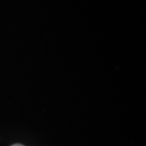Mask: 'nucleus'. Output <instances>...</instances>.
Here are the masks:
<instances>
[{"instance_id":"obj_1","label":"nucleus","mask_w":146,"mask_h":146,"mask_svg":"<svg viewBox=\"0 0 146 146\" xmlns=\"http://www.w3.org/2000/svg\"><path fill=\"white\" fill-rule=\"evenodd\" d=\"M11 146H25L23 145H21V144H15V145H13Z\"/></svg>"}]
</instances>
